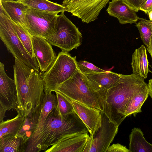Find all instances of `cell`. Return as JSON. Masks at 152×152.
<instances>
[{"label":"cell","mask_w":152,"mask_h":152,"mask_svg":"<svg viewBox=\"0 0 152 152\" xmlns=\"http://www.w3.org/2000/svg\"><path fill=\"white\" fill-rule=\"evenodd\" d=\"M89 137L88 132L72 135L45 152H83Z\"/></svg>","instance_id":"cell-15"},{"label":"cell","mask_w":152,"mask_h":152,"mask_svg":"<svg viewBox=\"0 0 152 152\" xmlns=\"http://www.w3.org/2000/svg\"><path fill=\"white\" fill-rule=\"evenodd\" d=\"M56 91L70 101L101 111L96 92L93 89L86 75L80 69L58 86Z\"/></svg>","instance_id":"cell-4"},{"label":"cell","mask_w":152,"mask_h":152,"mask_svg":"<svg viewBox=\"0 0 152 152\" xmlns=\"http://www.w3.org/2000/svg\"><path fill=\"white\" fill-rule=\"evenodd\" d=\"M27 6L30 8L49 12H65L62 5L48 0H17Z\"/></svg>","instance_id":"cell-23"},{"label":"cell","mask_w":152,"mask_h":152,"mask_svg":"<svg viewBox=\"0 0 152 152\" xmlns=\"http://www.w3.org/2000/svg\"><path fill=\"white\" fill-rule=\"evenodd\" d=\"M148 14L150 20H152V10Z\"/></svg>","instance_id":"cell-36"},{"label":"cell","mask_w":152,"mask_h":152,"mask_svg":"<svg viewBox=\"0 0 152 152\" xmlns=\"http://www.w3.org/2000/svg\"><path fill=\"white\" fill-rule=\"evenodd\" d=\"M7 110L5 107L0 104V122L3 121L5 117V113Z\"/></svg>","instance_id":"cell-32"},{"label":"cell","mask_w":152,"mask_h":152,"mask_svg":"<svg viewBox=\"0 0 152 152\" xmlns=\"http://www.w3.org/2000/svg\"><path fill=\"white\" fill-rule=\"evenodd\" d=\"M109 0H64L65 12L71 13L82 21L88 23L97 19L102 10Z\"/></svg>","instance_id":"cell-10"},{"label":"cell","mask_w":152,"mask_h":152,"mask_svg":"<svg viewBox=\"0 0 152 152\" xmlns=\"http://www.w3.org/2000/svg\"><path fill=\"white\" fill-rule=\"evenodd\" d=\"M88 132L75 112L62 116L54 109L42 124L37 126L28 139L24 152H45L72 135Z\"/></svg>","instance_id":"cell-1"},{"label":"cell","mask_w":152,"mask_h":152,"mask_svg":"<svg viewBox=\"0 0 152 152\" xmlns=\"http://www.w3.org/2000/svg\"><path fill=\"white\" fill-rule=\"evenodd\" d=\"M76 57L61 51L51 66L41 76L45 93L55 92L57 88L79 69Z\"/></svg>","instance_id":"cell-5"},{"label":"cell","mask_w":152,"mask_h":152,"mask_svg":"<svg viewBox=\"0 0 152 152\" xmlns=\"http://www.w3.org/2000/svg\"><path fill=\"white\" fill-rule=\"evenodd\" d=\"M129 152H152V144L147 142L141 130L134 128L129 135Z\"/></svg>","instance_id":"cell-22"},{"label":"cell","mask_w":152,"mask_h":152,"mask_svg":"<svg viewBox=\"0 0 152 152\" xmlns=\"http://www.w3.org/2000/svg\"><path fill=\"white\" fill-rule=\"evenodd\" d=\"M26 139L18 134H8L0 138V152H24Z\"/></svg>","instance_id":"cell-21"},{"label":"cell","mask_w":152,"mask_h":152,"mask_svg":"<svg viewBox=\"0 0 152 152\" xmlns=\"http://www.w3.org/2000/svg\"><path fill=\"white\" fill-rule=\"evenodd\" d=\"M14 31L24 47L32 57H35L32 48L31 37L21 25L12 20Z\"/></svg>","instance_id":"cell-25"},{"label":"cell","mask_w":152,"mask_h":152,"mask_svg":"<svg viewBox=\"0 0 152 152\" xmlns=\"http://www.w3.org/2000/svg\"><path fill=\"white\" fill-rule=\"evenodd\" d=\"M0 37L8 51L15 58L39 72L36 58L29 54L14 31L12 20L2 12H0Z\"/></svg>","instance_id":"cell-6"},{"label":"cell","mask_w":152,"mask_h":152,"mask_svg":"<svg viewBox=\"0 0 152 152\" xmlns=\"http://www.w3.org/2000/svg\"><path fill=\"white\" fill-rule=\"evenodd\" d=\"M140 10L144 12L147 14L152 10V0H147L145 3L140 7Z\"/></svg>","instance_id":"cell-30"},{"label":"cell","mask_w":152,"mask_h":152,"mask_svg":"<svg viewBox=\"0 0 152 152\" xmlns=\"http://www.w3.org/2000/svg\"><path fill=\"white\" fill-rule=\"evenodd\" d=\"M130 7L134 10L136 12L140 10V5L139 0H124Z\"/></svg>","instance_id":"cell-31"},{"label":"cell","mask_w":152,"mask_h":152,"mask_svg":"<svg viewBox=\"0 0 152 152\" xmlns=\"http://www.w3.org/2000/svg\"><path fill=\"white\" fill-rule=\"evenodd\" d=\"M57 103L56 95L52 92L45 93L40 104L31 116L28 117L32 123L31 134L37 126L44 123L50 113L56 108Z\"/></svg>","instance_id":"cell-16"},{"label":"cell","mask_w":152,"mask_h":152,"mask_svg":"<svg viewBox=\"0 0 152 152\" xmlns=\"http://www.w3.org/2000/svg\"><path fill=\"white\" fill-rule=\"evenodd\" d=\"M13 68L17 93L15 109L23 116H30L40 104L45 94L42 74L16 58Z\"/></svg>","instance_id":"cell-2"},{"label":"cell","mask_w":152,"mask_h":152,"mask_svg":"<svg viewBox=\"0 0 152 152\" xmlns=\"http://www.w3.org/2000/svg\"><path fill=\"white\" fill-rule=\"evenodd\" d=\"M58 13L29 8L26 13V30L31 36L44 39L54 35Z\"/></svg>","instance_id":"cell-8"},{"label":"cell","mask_w":152,"mask_h":152,"mask_svg":"<svg viewBox=\"0 0 152 152\" xmlns=\"http://www.w3.org/2000/svg\"><path fill=\"white\" fill-rule=\"evenodd\" d=\"M131 64L133 73L144 79L147 77L150 71L146 50L144 45H142L135 50L132 56Z\"/></svg>","instance_id":"cell-20"},{"label":"cell","mask_w":152,"mask_h":152,"mask_svg":"<svg viewBox=\"0 0 152 152\" xmlns=\"http://www.w3.org/2000/svg\"><path fill=\"white\" fill-rule=\"evenodd\" d=\"M106 11L110 16L117 18L122 24L136 23L140 18L135 10L124 0H112Z\"/></svg>","instance_id":"cell-14"},{"label":"cell","mask_w":152,"mask_h":152,"mask_svg":"<svg viewBox=\"0 0 152 152\" xmlns=\"http://www.w3.org/2000/svg\"><path fill=\"white\" fill-rule=\"evenodd\" d=\"M96 92L107 90L119 81L121 74L111 71L84 74Z\"/></svg>","instance_id":"cell-18"},{"label":"cell","mask_w":152,"mask_h":152,"mask_svg":"<svg viewBox=\"0 0 152 152\" xmlns=\"http://www.w3.org/2000/svg\"><path fill=\"white\" fill-rule=\"evenodd\" d=\"M17 102V93L14 80L6 74L4 64L0 63V104L7 110L15 109Z\"/></svg>","instance_id":"cell-12"},{"label":"cell","mask_w":152,"mask_h":152,"mask_svg":"<svg viewBox=\"0 0 152 152\" xmlns=\"http://www.w3.org/2000/svg\"><path fill=\"white\" fill-rule=\"evenodd\" d=\"M147 0H139L140 7L142 6Z\"/></svg>","instance_id":"cell-35"},{"label":"cell","mask_w":152,"mask_h":152,"mask_svg":"<svg viewBox=\"0 0 152 152\" xmlns=\"http://www.w3.org/2000/svg\"><path fill=\"white\" fill-rule=\"evenodd\" d=\"M57 99L56 110L61 115H66L75 112L70 100L57 91H55Z\"/></svg>","instance_id":"cell-27"},{"label":"cell","mask_w":152,"mask_h":152,"mask_svg":"<svg viewBox=\"0 0 152 152\" xmlns=\"http://www.w3.org/2000/svg\"><path fill=\"white\" fill-rule=\"evenodd\" d=\"M75 113L87 128L90 135H93L101 124V110L71 100Z\"/></svg>","instance_id":"cell-13"},{"label":"cell","mask_w":152,"mask_h":152,"mask_svg":"<svg viewBox=\"0 0 152 152\" xmlns=\"http://www.w3.org/2000/svg\"><path fill=\"white\" fill-rule=\"evenodd\" d=\"M149 95L148 84L142 80L134 91L125 111L126 117L133 115L135 117L141 112V108Z\"/></svg>","instance_id":"cell-19"},{"label":"cell","mask_w":152,"mask_h":152,"mask_svg":"<svg viewBox=\"0 0 152 152\" xmlns=\"http://www.w3.org/2000/svg\"><path fill=\"white\" fill-rule=\"evenodd\" d=\"M32 43L34 56L41 72H46L57 57L52 45L44 38L32 36Z\"/></svg>","instance_id":"cell-11"},{"label":"cell","mask_w":152,"mask_h":152,"mask_svg":"<svg viewBox=\"0 0 152 152\" xmlns=\"http://www.w3.org/2000/svg\"><path fill=\"white\" fill-rule=\"evenodd\" d=\"M101 116V126L90 135L83 152H106L117 134L119 126L102 112Z\"/></svg>","instance_id":"cell-9"},{"label":"cell","mask_w":152,"mask_h":152,"mask_svg":"<svg viewBox=\"0 0 152 152\" xmlns=\"http://www.w3.org/2000/svg\"><path fill=\"white\" fill-rule=\"evenodd\" d=\"M64 12L58 15L56 34L45 39L51 45L59 48L61 51L68 53L81 45L83 38L78 28L65 16Z\"/></svg>","instance_id":"cell-7"},{"label":"cell","mask_w":152,"mask_h":152,"mask_svg":"<svg viewBox=\"0 0 152 152\" xmlns=\"http://www.w3.org/2000/svg\"><path fill=\"white\" fill-rule=\"evenodd\" d=\"M144 79L134 73L121 74L119 81L109 89L96 92L101 111L119 126L126 118L125 111L136 88Z\"/></svg>","instance_id":"cell-3"},{"label":"cell","mask_w":152,"mask_h":152,"mask_svg":"<svg viewBox=\"0 0 152 152\" xmlns=\"http://www.w3.org/2000/svg\"><path fill=\"white\" fill-rule=\"evenodd\" d=\"M147 50L151 55L152 61V36L151 39L150 47Z\"/></svg>","instance_id":"cell-34"},{"label":"cell","mask_w":152,"mask_h":152,"mask_svg":"<svg viewBox=\"0 0 152 152\" xmlns=\"http://www.w3.org/2000/svg\"><path fill=\"white\" fill-rule=\"evenodd\" d=\"M148 84L149 89V95L152 99V78L149 80Z\"/></svg>","instance_id":"cell-33"},{"label":"cell","mask_w":152,"mask_h":152,"mask_svg":"<svg viewBox=\"0 0 152 152\" xmlns=\"http://www.w3.org/2000/svg\"><path fill=\"white\" fill-rule=\"evenodd\" d=\"M80 70L84 74L96 73L105 71V70L100 69L93 64L85 60L80 61L77 62Z\"/></svg>","instance_id":"cell-28"},{"label":"cell","mask_w":152,"mask_h":152,"mask_svg":"<svg viewBox=\"0 0 152 152\" xmlns=\"http://www.w3.org/2000/svg\"><path fill=\"white\" fill-rule=\"evenodd\" d=\"M29 8L17 0H0V12L5 14L12 20L19 23L26 30V13Z\"/></svg>","instance_id":"cell-17"},{"label":"cell","mask_w":152,"mask_h":152,"mask_svg":"<svg viewBox=\"0 0 152 152\" xmlns=\"http://www.w3.org/2000/svg\"><path fill=\"white\" fill-rule=\"evenodd\" d=\"M136 26L138 29L140 37L148 50L149 48L152 36V20L140 18Z\"/></svg>","instance_id":"cell-26"},{"label":"cell","mask_w":152,"mask_h":152,"mask_svg":"<svg viewBox=\"0 0 152 152\" xmlns=\"http://www.w3.org/2000/svg\"><path fill=\"white\" fill-rule=\"evenodd\" d=\"M26 117L18 114L15 118L0 122V138L8 134H18L23 126Z\"/></svg>","instance_id":"cell-24"},{"label":"cell","mask_w":152,"mask_h":152,"mask_svg":"<svg viewBox=\"0 0 152 152\" xmlns=\"http://www.w3.org/2000/svg\"><path fill=\"white\" fill-rule=\"evenodd\" d=\"M106 152H129V151L126 147L117 143L110 146Z\"/></svg>","instance_id":"cell-29"}]
</instances>
